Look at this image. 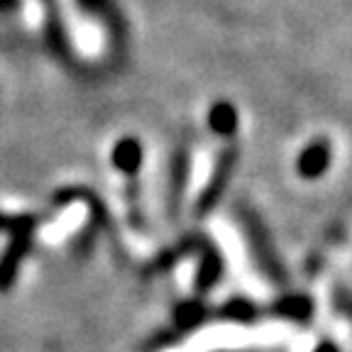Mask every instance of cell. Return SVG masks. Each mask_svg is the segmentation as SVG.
<instances>
[{
  "mask_svg": "<svg viewBox=\"0 0 352 352\" xmlns=\"http://www.w3.org/2000/svg\"><path fill=\"white\" fill-rule=\"evenodd\" d=\"M37 220L32 215H3L0 213V230L10 232V245L6 254L0 257V292H6L8 286L15 281L17 267L25 259L30 250V237Z\"/></svg>",
  "mask_w": 352,
  "mask_h": 352,
  "instance_id": "obj_1",
  "label": "cell"
},
{
  "mask_svg": "<svg viewBox=\"0 0 352 352\" xmlns=\"http://www.w3.org/2000/svg\"><path fill=\"white\" fill-rule=\"evenodd\" d=\"M235 162H237V147H226L223 152H220V160L213 169V176H210L208 186L204 188V196H201V201H198V213L201 215H206L220 201L228 182H230L232 169H235Z\"/></svg>",
  "mask_w": 352,
  "mask_h": 352,
  "instance_id": "obj_2",
  "label": "cell"
},
{
  "mask_svg": "<svg viewBox=\"0 0 352 352\" xmlns=\"http://www.w3.org/2000/svg\"><path fill=\"white\" fill-rule=\"evenodd\" d=\"M298 174L303 179H318L325 174V169L330 166V144L325 140H316L311 142L298 157Z\"/></svg>",
  "mask_w": 352,
  "mask_h": 352,
  "instance_id": "obj_3",
  "label": "cell"
},
{
  "mask_svg": "<svg viewBox=\"0 0 352 352\" xmlns=\"http://www.w3.org/2000/svg\"><path fill=\"white\" fill-rule=\"evenodd\" d=\"M113 160H116L118 169H122L125 174L132 176L142 164V147L135 140H122L116 147V152H113Z\"/></svg>",
  "mask_w": 352,
  "mask_h": 352,
  "instance_id": "obj_4",
  "label": "cell"
},
{
  "mask_svg": "<svg viewBox=\"0 0 352 352\" xmlns=\"http://www.w3.org/2000/svg\"><path fill=\"white\" fill-rule=\"evenodd\" d=\"M208 122H210V130L218 132V135H232L237 130V110L232 108L230 103H215L210 108V116H208Z\"/></svg>",
  "mask_w": 352,
  "mask_h": 352,
  "instance_id": "obj_5",
  "label": "cell"
},
{
  "mask_svg": "<svg viewBox=\"0 0 352 352\" xmlns=\"http://www.w3.org/2000/svg\"><path fill=\"white\" fill-rule=\"evenodd\" d=\"M218 272H220L218 257H215L213 252H208V257L204 259V267H201V279H198V286H201V289L210 286L215 279H218Z\"/></svg>",
  "mask_w": 352,
  "mask_h": 352,
  "instance_id": "obj_6",
  "label": "cell"
},
{
  "mask_svg": "<svg viewBox=\"0 0 352 352\" xmlns=\"http://www.w3.org/2000/svg\"><path fill=\"white\" fill-rule=\"evenodd\" d=\"M78 6H81L83 10L103 12V10H105V0H78Z\"/></svg>",
  "mask_w": 352,
  "mask_h": 352,
  "instance_id": "obj_7",
  "label": "cell"
},
{
  "mask_svg": "<svg viewBox=\"0 0 352 352\" xmlns=\"http://www.w3.org/2000/svg\"><path fill=\"white\" fill-rule=\"evenodd\" d=\"M17 6V0H0V10H10Z\"/></svg>",
  "mask_w": 352,
  "mask_h": 352,
  "instance_id": "obj_8",
  "label": "cell"
},
{
  "mask_svg": "<svg viewBox=\"0 0 352 352\" xmlns=\"http://www.w3.org/2000/svg\"><path fill=\"white\" fill-rule=\"evenodd\" d=\"M316 352H338V350H336V347H333V345H320Z\"/></svg>",
  "mask_w": 352,
  "mask_h": 352,
  "instance_id": "obj_9",
  "label": "cell"
}]
</instances>
